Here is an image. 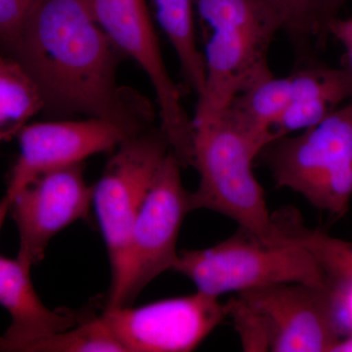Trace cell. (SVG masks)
<instances>
[{
  "label": "cell",
  "mask_w": 352,
  "mask_h": 352,
  "mask_svg": "<svg viewBox=\"0 0 352 352\" xmlns=\"http://www.w3.org/2000/svg\"><path fill=\"white\" fill-rule=\"evenodd\" d=\"M173 270L188 278L197 291L217 298L289 283L327 289L320 266L302 245L272 244L241 227L208 249L180 252Z\"/></svg>",
  "instance_id": "8992f818"
},
{
  "label": "cell",
  "mask_w": 352,
  "mask_h": 352,
  "mask_svg": "<svg viewBox=\"0 0 352 352\" xmlns=\"http://www.w3.org/2000/svg\"><path fill=\"white\" fill-rule=\"evenodd\" d=\"M138 133L119 122L97 118L28 124L16 138L19 155L9 175L0 212L23 187L38 176L82 164L94 155L115 151Z\"/></svg>",
  "instance_id": "7c38bea8"
},
{
  "label": "cell",
  "mask_w": 352,
  "mask_h": 352,
  "mask_svg": "<svg viewBox=\"0 0 352 352\" xmlns=\"http://www.w3.org/2000/svg\"><path fill=\"white\" fill-rule=\"evenodd\" d=\"M104 319L126 352H189L228 317L226 303L197 291L141 307L105 309Z\"/></svg>",
  "instance_id": "30bf717a"
},
{
  "label": "cell",
  "mask_w": 352,
  "mask_h": 352,
  "mask_svg": "<svg viewBox=\"0 0 352 352\" xmlns=\"http://www.w3.org/2000/svg\"><path fill=\"white\" fill-rule=\"evenodd\" d=\"M38 0H0V36L10 47Z\"/></svg>",
  "instance_id": "44dd1931"
},
{
  "label": "cell",
  "mask_w": 352,
  "mask_h": 352,
  "mask_svg": "<svg viewBox=\"0 0 352 352\" xmlns=\"http://www.w3.org/2000/svg\"><path fill=\"white\" fill-rule=\"evenodd\" d=\"M272 221L282 240L302 245L311 254L325 275L327 289L335 285L352 283V242L309 228L295 208L275 210Z\"/></svg>",
  "instance_id": "2e32d148"
},
{
  "label": "cell",
  "mask_w": 352,
  "mask_h": 352,
  "mask_svg": "<svg viewBox=\"0 0 352 352\" xmlns=\"http://www.w3.org/2000/svg\"><path fill=\"white\" fill-rule=\"evenodd\" d=\"M333 36L346 50L349 69L352 72V18H337L328 25V36Z\"/></svg>",
  "instance_id": "603a6c76"
},
{
  "label": "cell",
  "mask_w": 352,
  "mask_h": 352,
  "mask_svg": "<svg viewBox=\"0 0 352 352\" xmlns=\"http://www.w3.org/2000/svg\"><path fill=\"white\" fill-rule=\"evenodd\" d=\"M94 193L82 164L44 173L23 187L0 212L1 222L11 215L17 227L18 256L32 265L41 263L57 234L89 219Z\"/></svg>",
  "instance_id": "8fae6325"
},
{
  "label": "cell",
  "mask_w": 352,
  "mask_h": 352,
  "mask_svg": "<svg viewBox=\"0 0 352 352\" xmlns=\"http://www.w3.org/2000/svg\"><path fill=\"white\" fill-rule=\"evenodd\" d=\"M10 48L38 83L45 108L142 131L144 109L118 85L122 53L85 0H38Z\"/></svg>",
  "instance_id": "6da1fadb"
},
{
  "label": "cell",
  "mask_w": 352,
  "mask_h": 352,
  "mask_svg": "<svg viewBox=\"0 0 352 352\" xmlns=\"http://www.w3.org/2000/svg\"><path fill=\"white\" fill-rule=\"evenodd\" d=\"M247 352H329L342 340L327 289L302 283L250 289L226 302Z\"/></svg>",
  "instance_id": "277c9868"
},
{
  "label": "cell",
  "mask_w": 352,
  "mask_h": 352,
  "mask_svg": "<svg viewBox=\"0 0 352 352\" xmlns=\"http://www.w3.org/2000/svg\"><path fill=\"white\" fill-rule=\"evenodd\" d=\"M193 164L200 176L192 210H208L272 244L281 243L252 164L264 147L226 113L193 119Z\"/></svg>",
  "instance_id": "3957f363"
},
{
  "label": "cell",
  "mask_w": 352,
  "mask_h": 352,
  "mask_svg": "<svg viewBox=\"0 0 352 352\" xmlns=\"http://www.w3.org/2000/svg\"><path fill=\"white\" fill-rule=\"evenodd\" d=\"M170 151L162 131L134 134L113 151L94 185V206L107 249L112 282L122 272L132 227Z\"/></svg>",
  "instance_id": "9c48e42d"
},
{
  "label": "cell",
  "mask_w": 352,
  "mask_h": 352,
  "mask_svg": "<svg viewBox=\"0 0 352 352\" xmlns=\"http://www.w3.org/2000/svg\"><path fill=\"white\" fill-rule=\"evenodd\" d=\"M281 18L283 32L300 54H308L317 39L322 0H265Z\"/></svg>",
  "instance_id": "ffe728a7"
},
{
  "label": "cell",
  "mask_w": 352,
  "mask_h": 352,
  "mask_svg": "<svg viewBox=\"0 0 352 352\" xmlns=\"http://www.w3.org/2000/svg\"><path fill=\"white\" fill-rule=\"evenodd\" d=\"M289 97V76L277 78L272 73L243 90L222 113L265 149L275 140V129L288 107Z\"/></svg>",
  "instance_id": "9a60e30c"
},
{
  "label": "cell",
  "mask_w": 352,
  "mask_h": 352,
  "mask_svg": "<svg viewBox=\"0 0 352 352\" xmlns=\"http://www.w3.org/2000/svg\"><path fill=\"white\" fill-rule=\"evenodd\" d=\"M94 19L122 55L145 72L155 94L161 131L183 168L193 164L194 122L164 63L145 0H85Z\"/></svg>",
  "instance_id": "ba28073f"
},
{
  "label": "cell",
  "mask_w": 352,
  "mask_h": 352,
  "mask_svg": "<svg viewBox=\"0 0 352 352\" xmlns=\"http://www.w3.org/2000/svg\"><path fill=\"white\" fill-rule=\"evenodd\" d=\"M155 18L173 45L185 82L197 96L205 89L206 65L197 43L194 0H151Z\"/></svg>",
  "instance_id": "e0dca14e"
},
{
  "label": "cell",
  "mask_w": 352,
  "mask_h": 352,
  "mask_svg": "<svg viewBox=\"0 0 352 352\" xmlns=\"http://www.w3.org/2000/svg\"><path fill=\"white\" fill-rule=\"evenodd\" d=\"M333 352L352 351V335L344 338L338 342L337 346L333 347Z\"/></svg>",
  "instance_id": "cb8c5ba5"
},
{
  "label": "cell",
  "mask_w": 352,
  "mask_h": 352,
  "mask_svg": "<svg viewBox=\"0 0 352 352\" xmlns=\"http://www.w3.org/2000/svg\"><path fill=\"white\" fill-rule=\"evenodd\" d=\"M278 188L344 217L352 199V100L316 126L272 141L259 155Z\"/></svg>",
  "instance_id": "5b68a950"
},
{
  "label": "cell",
  "mask_w": 352,
  "mask_h": 352,
  "mask_svg": "<svg viewBox=\"0 0 352 352\" xmlns=\"http://www.w3.org/2000/svg\"><path fill=\"white\" fill-rule=\"evenodd\" d=\"M126 352L103 315L32 344L25 352Z\"/></svg>",
  "instance_id": "d6986e66"
},
{
  "label": "cell",
  "mask_w": 352,
  "mask_h": 352,
  "mask_svg": "<svg viewBox=\"0 0 352 352\" xmlns=\"http://www.w3.org/2000/svg\"><path fill=\"white\" fill-rule=\"evenodd\" d=\"M205 30L206 85L194 119L223 112L245 88L272 74L268 52L281 18L265 0H194Z\"/></svg>",
  "instance_id": "7a4b0ae2"
},
{
  "label": "cell",
  "mask_w": 352,
  "mask_h": 352,
  "mask_svg": "<svg viewBox=\"0 0 352 352\" xmlns=\"http://www.w3.org/2000/svg\"><path fill=\"white\" fill-rule=\"evenodd\" d=\"M288 107L275 129V140L316 126L352 100V72L307 65L291 74Z\"/></svg>",
  "instance_id": "5bb4252c"
},
{
  "label": "cell",
  "mask_w": 352,
  "mask_h": 352,
  "mask_svg": "<svg viewBox=\"0 0 352 352\" xmlns=\"http://www.w3.org/2000/svg\"><path fill=\"white\" fill-rule=\"evenodd\" d=\"M45 108L38 83L15 57L0 60V138L12 140Z\"/></svg>",
  "instance_id": "ac0fdd59"
},
{
  "label": "cell",
  "mask_w": 352,
  "mask_h": 352,
  "mask_svg": "<svg viewBox=\"0 0 352 352\" xmlns=\"http://www.w3.org/2000/svg\"><path fill=\"white\" fill-rule=\"evenodd\" d=\"M347 0H322L320 12L317 27V39L323 43L328 38V25L332 21L337 19L340 8Z\"/></svg>",
  "instance_id": "7402d4cb"
},
{
  "label": "cell",
  "mask_w": 352,
  "mask_h": 352,
  "mask_svg": "<svg viewBox=\"0 0 352 352\" xmlns=\"http://www.w3.org/2000/svg\"><path fill=\"white\" fill-rule=\"evenodd\" d=\"M182 168L170 151L132 227L124 267L111 283L105 309L132 305L155 278L175 267L180 229L192 212Z\"/></svg>",
  "instance_id": "52a82bcc"
},
{
  "label": "cell",
  "mask_w": 352,
  "mask_h": 352,
  "mask_svg": "<svg viewBox=\"0 0 352 352\" xmlns=\"http://www.w3.org/2000/svg\"><path fill=\"white\" fill-rule=\"evenodd\" d=\"M32 266L18 256L0 258V303L11 319L0 340L1 351L25 352L39 340L64 332L90 317L82 311L45 307L32 285Z\"/></svg>",
  "instance_id": "4fadbf2b"
}]
</instances>
